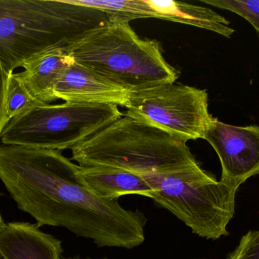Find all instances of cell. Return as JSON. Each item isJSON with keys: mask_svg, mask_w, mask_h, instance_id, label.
Here are the masks:
<instances>
[{"mask_svg": "<svg viewBox=\"0 0 259 259\" xmlns=\"http://www.w3.org/2000/svg\"><path fill=\"white\" fill-rule=\"evenodd\" d=\"M79 165L59 151L24 147L15 155L3 184L36 226L59 227L100 247L133 249L145 240L148 219L118 200H103L78 177Z\"/></svg>", "mask_w": 259, "mask_h": 259, "instance_id": "obj_1", "label": "cell"}, {"mask_svg": "<svg viewBox=\"0 0 259 259\" xmlns=\"http://www.w3.org/2000/svg\"><path fill=\"white\" fill-rule=\"evenodd\" d=\"M109 22L104 12L69 0H0V61L13 73L42 53L70 50Z\"/></svg>", "mask_w": 259, "mask_h": 259, "instance_id": "obj_2", "label": "cell"}, {"mask_svg": "<svg viewBox=\"0 0 259 259\" xmlns=\"http://www.w3.org/2000/svg\"><path fill=\"white\" fill-rule=\"evenodd\" d=\"M80 167H112L140 176L197 163L187 141L123 114L71 149Z\"/></svg>", "mask_w": 259, "mask_h": 259, "instance_id": "obj_3", "label": "cell"}, {"mask_svg": "<svg viewBox=\"0 0 259 259\" xmlns=\"http://www.w3.org/2000/svg\"><path fill=\"white\" fill-rule=\"evenodd\" d=\"M70 54L131 94L175 83L179 76L164 59L159 42L142 39L129 23L109 22L91 30L71 46Z\"/></svg>", "mask_w": 259, "mask_h": 259, "instance_id": "obj_4", "label": "cell"}, {"mask_svg": "<svg viewBox=\"0 0 259 259\" xmlns=\"http://www.w3.org/2000/svg\"><path fill=\"white\" fill-rule=\"evenodd\" d=\"M113 104L36 102L11 120L3 129L0 144L61 151L79 143L122 117Z\"/></svg>", "mask_w": 259, "mask_h": 259, "instance_id": "obj_5", "label": "cell"}, {"mask_svg": "<svg viewBox=\"0 0 259 259\" xmlns=\"http://www.w3.org/2000/svg\"><path fill=\"white\" fill-rule=\"evenodd\" d=\"M125 108V115L185 141L203 139L215 119L206 90L175 83L132 93Z\"/></svg>", "mask_w": 259, "mask_h": 259, "instance_id": "obj_6", "label": "cell"}, {"mask_svg": "<svg viewBox=\"0 0 259 259\" xmlns=\"http://www.w3.org/2000/svg\"><path fill=\"white\" fill-rule=\"evenodd\" d=\"M222 164L221 181L238 190L259 175V126H237L214 119L205 132Z\"/></svg>", "mask_w": 259, "mask_h": 259, "instance_id": "obj_7", "label": "cell"}, {"mask_svg": "<svg viewBox=\"0 0 259 259\" xmlns=\"http://www.w3.org/2000/svg\"><path fill=\"white\" fill-rule=\"evenodd\" d=\"M56 100L113 104L125 107L131 93L98 73L73 61L55 88Z\"/></svg>", "mask_w": 259, "mask_h": 259, "instance_id": "obj_8", "label": "cell"}, {"mask_svg": "<svg viewBox=\"0 0 259 259\" xmlns=\"http://www.w3.org/2000/svg\"><path fill=\"white\" fill-rule=\"evenodd\" d=\"M62 242L45 234L36 225L13 222L0 233V256L3 259H61Z\"/></svg>", "mask_w": 259, "mask_h": 259, "instance_id": "obj_9", "label": "cell"}, {"mask_svg": "<svg viewBox=\"0 0 259 259\" xmlns=\"http://www.w3.org/2000/svg\"><path fill=\"white\" fill-rule=\"evenodd\" d=\"M73 61L70 50H51L27 61L21 67L24 70L15 74L37 101L50 103L56 100L58 81Z\"/></svg>", "mask_w": 259, "mask_h": 259, "instance_id": "obj_10", "label": "cell"}, {"mask_svg": "<svg viewBox=\"0 0 259 259\" xmlns=\"http://www.w3.org/2000/svg\"><path fill=\"white\" fill-rule=\"evenodd\" d=\"M78 177L96 196L103 200H118L121 196L136 194L151 199L152 189L139 175L112 167H80Z\"/></svg>", "mask_w": 259, "mask_h": 259, "instance_id": "obj_11", "label": "cell"}, {"mask_svg": "<svg viewBox=\"0 0 259 259\" xmlns=\"http://www.w3.org/2000/svg\"><path fill=\"white\" fill-rule=\"evenodd\" d=\"M146 3L152 18L206 29L227 38L235 32L230 27V21L209 8L174 0H146Z\"/></svg>", "mask_w": 259, "mask_h": 259, "instance_id": "obj_12", "label": "cell"}, {"mask_svg": "<svg viewBox=\"0 0 259 259\" xmlns=\"http://www.w3.org/2000/svg\"><path fill=\"white\" fill-rule=\"evenodd\" d=\"M73 4L104 12L110 22L129 23L139 18H152L146 0H69Z\"/></svg>", "mask_w": 259, "mask_h": 259, "instance_id": "obj_13", "label": "cell"}, {"mask_svg": "<svg viewBox=\"0 0 259 259\" xmlns=\"http://www.w3.org/2000/svg\"><path fill=\"white\" fill-rule=\"evenodd\" d=\"M38 102L29 92L15 73L9 76L6 94V115L8 123Z\"/></svg>", "mask_w": 259, "mask_h": 259, "instance_id": "obj_14", "label": "cell"}, {"mask_svg": "<svg viewBox=\"0 0 259 259\" xmlns=\"http://www.w3.org/2000/svg\"><path fill=\"white\" fill-rule=\"evenodd\" d=\"M201 2L240 15L254 27L259 36V0H201Z\"/></svg>", "mask_w": 259, "mask_h": 259, "instance_id": "obj_15", "label": "cell"}, {"mask_svg": "<svg viewBox=\"0 0 259 259\" xmlns=\"http://www.w3.org/2000/svg\"><path fill=\"white\" fill-rule=\"evenodd\" d=\"M228 259H259V231H249Z\"/></svg>", "mask_w": 259, "mask_h": 259, "instance_id": "obj_16", "label": "cell"}, {"mask_svg": "<svg viewBox=\"0 0 259 259\" xmlns=\"http://www.w3.org/2000/svg\"><path fill=\"white\" fill-rule=\"evenodd\" d=\"M11 74L12 72H9L0 61V137L8 123L6 115V101L8 83Z\"/></svg>", "mask_w": 259, "mask_h": 259, "instance_id": "obj_17", "label": "cell"}, {"mask_svg": "<svg viewBox=\"0 0 259 259\" xmlns=\"http://www.w3.org/2000/svg\"><path fill=\"white\" fill-rule=\"evenodd\" d=\"M6 224L5 223L4 220H3V217H2L1 214H0V233L4 230V228H6Z\"/></svg>", "mask_w": 259, "mask_h": 259, "instance_id": "obj_18", "label": "cell"}, {"mask_svg": "<svg viewBox=\"0 0 259 259\" xmlns=\"http://www.w3.org/2000/svg\"><path fill=\"white\" fill-rule=\"evenodd\" d=\"M0 259H3V258H2L1 257H0Z\"/></svg>", "mask_w": 259, "mask_h": 259, "instance_id": "obj_19", "label": "cell"}]
</instances>
